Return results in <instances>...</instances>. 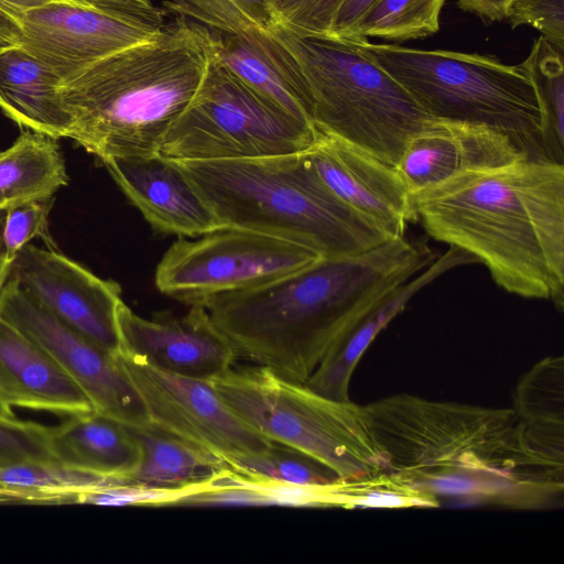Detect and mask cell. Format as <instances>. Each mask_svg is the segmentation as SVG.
<instances>
[{
  "instance_id": "cell-1",
  "label": "cell",
  "mask_w": 564,
  "mask_h": 564,
  "mask_svg": "<svg viewBox=\"0 0 564 564\" xmlns=\"http://www.w3.org/2000/svg\"><path fill=\"white\" fill-rule=\"evenodd\" d=\"M435 260L422 241L391 238L315 262L204 306L237 356L305 383L329 348L391 290Z\"/></svg>"
},
{
  "instance_id": "cell-2",
  "label": "cell",
  "mask_w": 564,
  "mask_h": 564,
  "mask_svg": "<svg viewBox=\"0 0 564 564\" xmlns=\"http://www.w3.org/2000/svg\"><path fill=\"white\" fill-rule=\"evenodd\" d=\"M414 221L509 293L564 307V164L522 159L410 192Z\"/></svg>"
},
{
  "instance_id": "cell-3",
  "label": "cell",
  "mask_w": 564,
  "mask_h": 564,
  "mask_svg": "<svg viewBox=\"0 0 564 564\" xmlns=\"http://www.w3.org/2000/svg\"><path fill=\"white\" fill-rule=\"evenodd\" d=\"M212 57L207 29L175 18L150 40L93 63L59 85L68 138L100 161L156 154Z\"/></svg>"
},
{
  "instance_id": "cell-4",
  "label": "cell",
  "mask_w": 564,
  "mask_h": 564,
  "mask_svg": "<svg viewBox=\"0 0 564 564\" xmlns=\"http://www.w3.org/2000/svg\"><path fill=\"white\" fill-rule=\"evenodd\" d=\"M389 473L415 489L445 476L497 477L564 489V469L531 446L513 409L435 401L408 393L364 405Z\"/></svg>"
},
{
  "instance_id": "cell-5",
  "label": "cell",
  "mask_w": 564,
  "mask_h": 564,
  "mask_svg": "<svg viewBox=\"0 0 564 564\" xmlns=\"http://www.w3.org/2000/svg\"><path fill=\"white\" fill-rule=\"evenodd\" d=\"M224 227L289 240L335 258L391 239L376 223L334 195L305 151L213 161H174Z\"/></svg>"
},
{
  "instance_id": "cell-6",
  "label": "cell",
  "mask_w": 564,
  "mask_h": 564,
  "mask_svg": "<svg viewBox=\"0 0 564 564\" xmlns=\"http://www.w3.org/2000/svg\"><path fill=\"white\" fill-rule=\"evenodd\" d=\"M291 59L314 128L395 165L410 138L433 117L360 46L358 40L269 31Z\"/></svg>"
},
{
  "instance_id": "cell-7",
  "label": "cell",
  "mask_w": 564,
  "mask_h": 564,
  "mask_svg": "<svg viewBox=\"0 0 564 564\" xmlns=\"http://www.w3.org/2000/svg\"><path fill=\"white\" fill-rule=\"evenodd\" d=\"M358 42L429 116L487 126L529 159L551 161L539 100L519 65L476 53Z\"/></svg>"
},
{
  "instance_id": "cell-8",
  "label": "cell",
  "mask_w": 564,
  "mask_h": 564,
  "mask_svg": "<svg viewBox=\"0 0 564 564\" xmlns=\"http://www.w3.org/2000/svg\"><path fill=\"white\" fill-rule=\"evenodd\" d=\"M209 383L250 429L312 456L344 480L388 469L364 405L324 397L260 365L231 367Z\"/></svg>"
},
{
  "instance_id": "cell-9",
  "label": "cell",
  "mask_w": 564,
  "mask_h": 564,
  "mask_svg": "<svg viewBox=\"0 0 564 564\" xmlns=\"http://www.w3.org/2000/svg\"><path fill=\"white\" fill-rule=\"evenodd\" d=\"M315 128L259 94L213 59L156 154L171 161L258 159L300 153Z\"/></svg>"
},
{
  "instance_id": "cell-10",
  "label": "cell",
  "mask_w": 564,
  "mask_h": 564,
  "mask_svg": "<svg viewBox=\"0 0 564 564\" xmlns=\"http://www.w3.org/2000/svg\"><path fill=\"white\" fill-rule=\"evenodd\" d=\"M319 258L289 240L225 227L196 240L178 237L156 267L155 285L169 297L204 305L214 296L262 285Z\"/></svg>"
},
{
  "instance_id": "cell-11",
  "label": "cell",
  "mask_w": 564,
  "mask_h": 564,
  "mask_svg": "<svg viewBox=\"0 0 564 564\" xmlns=\"http://www.w3.org/2000/svg\"><path fill=\"white\" fill-rule=\"evenodd\" d=\"M166 13L153 3L98 0L51 2L25 11L15 43L62 82L93 63L153 37Z\"/></svg>"
},
{
  "instance_id": "cell-12",
  "label": "cell",
  "mask_w": 564,
  "mask_h": 564,
  "mask_svg": "<svg viewBox=\"0 0 564 564\" xmlns=\"http://www.w3.org/2000/svg\"><path fill=\"white\" fill-rule=\"evenodd\" d=\"M117 359L154 426L224 459L260 453L273 443L239 419L209 381L170 373L123 352Z\"/></svg>"
},
{
  "instance_id": "cell-13",
  "label": "cell",
  "mask_w": 564,
  "mask_h": 564,
  "mask_svg": "<svg viewBox=\"0 0 564 564\" xmlns=\"http://www.w3.org/2000/svg\"><path fill=\"white\" fill-rule=\"evenodd\" d=\"M0 316L40 344L84 390L95 411L129 426L150 423L117 356L58 319L12 280L0 291Z\"/></svg>"
},
{
  "instance_id": "cell-14",
  "label": "cell",
  "mask_w": 564,
  "mask_h": 564,
  "mask_svg": "<svg viewBox=\"0 0 564 564\" xmlns=\"http://www.w3.org/2000/svg\"><path fill=\"white\" fill-rule=\"evenodd\" d=\"M8 280L104 350L119 354L117 314L123 301L117 282L98 278L53 248L31 243L19 252Z\"/></svg>"
},
{
  "instance_id": "cell-15",
  "label": "cell",
  "mask_w": 564,
  "mask_h": 564,
  "mask_svg": "<svg viewBox=\"0 0 564 564\" xmlns=\"http://www.w3.org/2000/svg\"><path fill=\"white\" fill-rule=\"evenodd\" d=\"M120 351L178 376L210 381L234 367L237 352L204 305L184 315L159 312L151 318L122 302L117 314Z\"/></svg>"
},
{
  "instance_id": "cell-16",
  "label": "cell",
  "mask_w": 564,
  "mask_h": 564,
  "mask_svg": "<svg viewBox=\"0 0 564 564\" xmlns=\"http://www.w3.org/2000/svg\"><path fill=\"white\" fill-rule=\"evenodd\" d=\"M305 155L323 184L341 202L376 223L389 237L404 236L414 216L410 191L394 165L316 128L314 143Z\"/></svg>"
},
{
  "instance_id": "cell-17",
  "label": "cell",
  "mask_w": 564,
  "mask_h": 564,
  "mask_svg": "<svg viewBox=\"0 0 564 564\" xmlns=\"http://www.w3.org/2000/svg\"><path fill=\"white\" fill-rule=\"evenodd\" d=\"M101 163L155 231L197 238L225 228L176 162L153 154Z\"/></svg>"
},
{
  "instance_id": "cell-18",
  "label": "cell",
  "mask_w": 564,
  "mask_h": 564,
  "mask_svg": "<svg viewBox=\"0 0 564 564\" xmlns=\"http://www.w3.org/2000/svg\"><path fill=\"white\" fill-rule=\"evenodd\" d=\"M529 159L503 133L484 124L433 118L408 141L394 165L410 192L455 175Z\"/></svg>"
},
{
  "instance_id": "cell-19",
  "label": "cell",
  "mask_w": 564,
  "mask_h": 564,
  "mask_svg": "<svg viewBox=\"0 0 564 564\" xmlns=\"http://www.w3.org/2000/svg\"><path fill=\"white\" fill-rule=\"evenodd\" d=\"M0 398L11 408L66 416L95 410L84 390L52 356L1 316Z\"/></svg>"
},
{
  "instance_id": "cell-20",
  "label": "cell",
  "mask_w": 564,
  "mask_h": 564,
  "mask_svg": "<svg viewBox=\"0 0 564 564\" xmlns=\"http://www.w3.org/2000/svg\"><path fill=\"white\" fill-rule=\"evenodd\" d=\"M476 262L467 252L449 247L429 267L391 290L326 352L304 383L313 391L335 400L348 401L352 372L377 335L398 315L425 285L448 270Z\"/></svg>"
},
{
  "instance_id": "cell-21",
  "label": "cell",
  "mask_w": 564,
  "mask_h": 564,
  "mask_svg": "<svg viewBox=\"0 0 564 564\" xmlns=\"http://www.w3.org/2000/svg\"><path fill=\"white\" fill-rule=\"evenodd\" d=\"M207 31L214 61L288 112L311 123L299 75L269 31Z\"/></svg>"
},
{
  "instance_id": "cell-22",
  "label": "cell",
  "mask_w": 564,
  "mask_h": 564,
  "mask_svg": "<svg viewBox=\"0 0 564 564\" xmlns=\"http://www.w3.org/2000/svg\"><path fill=\"white\" fill-rule=\"evenodd\" d=\"M61 82L18 43L0 44V109L20 127L68 138L72 118L62 101Z\"/></svg>"
},
{
  "instance_id": "cell-23",
  "label": "cell",
  "mask_w": 564,
  "mask_h": 564,
  "mask_svg": "<svg viewBox=\"0 0 564 564\" xmlns=\"http://www.w3.org/2000/svg\"><path fill=\"white\" fill-rule=\"evenodd\" d=\"M50 446L58 463L124 479L140 460V447L128 425L95 410L51 426Z\"/></svg>"
},
{
  "instance_id": "cell-24",
  "label": "cell",
  "mask_w": 564,
  "mask_h": 564,
  "mask_svg": "<svg viewBox=\"0 0 564 564\" xmlns=\"http://www.w3.org/2000/svg\"><path fill=\"white\" fill-rule=\"evenodd\" d=\"M140 447V460L127 485L182 489L197 487L230 469L216 453L167 433L153 424L129 426Z\"/></svg>"
},
{
  "instance_id": "cell-25",
  "label": "cell",
  "mask_w": 564,
  "mask_h": 564,
  "mask_svg": "<svg viewBox=\"0 0 564 564\" xmlns=\"http://www.w3.org/2000/svg\"><path fill=\"white\" fill-rule=\"evenodd\" d=\"M174 507H346V480L301 486L227 469L181 498Z\"/></svg>"
},
{
  "instance_id": "cell-26",
  "label": "cell",
  "mask_w": 564,
  "mask_h": 564,
  "mask_svg": "<svg viewBox=\"0 0 564 564\" xmlns=\"http://www.w3.org/2000/svg\"><path fill=\"white\" fill-rule=\"evenodd\" d=\"M57 139L30 129L0 152V209L53 197L67 185Z\"/></svg>"
},
{
  "instance_id": "cell-27",
  "label": "cell",
  "mask_w": 564,
  "mask_h": 564,
  "mask_svg": "<svg viewBox=\"0 0 564 564\" xmlns=\"http://www.w3.org/2000/svg\"><path fill=\"white\" fill-rule=\"evenodd\" d=\"M117 485H127L126 479L77 469L56 460L24 462L0 468L3 503H73L79 494Z\"/></svg>"
},
{
  "instance_id": "cell-28",
  "label": "cell",
  "mask_w": 564,
  "mask_h": 564,
  "mask_svg": "<svg viewBox=\"0 0 564 564\" xmlns=\"http://www.w3.org/2000/svg\"><path fill=\"white\" fill-rule=\"evenodd\" d=\"M519 67L530 79L540 104L546 154L563 164L564 48L540 36Z\"/></svg>"
},
{
  "instance_id": "cell-29",
  "label": "cell",
  "mask_w": 564,
  "mask_h": 564,
  "mask_svg": "<svg viewBox=\"0 0 564 564\" xmlns=\"http://www.w3.org/2000/svg\"><path fill=\"white\" fill-rule=\"evenodd\" d=\"M444 2L445 0H375L357 23L349 40L376 37L401 42L432 35L440 29V14Z\"/></svg>"
},
{
  "instance_id": "cell-30",
  "label": "cell",
  "mask_w": 564,
  "mask_h": 564,
  "mask_svg": "<svg viewBox=\"0 0 564 564\" xmlns=\"http://www.w3.org/2000/svg\"><path fill=\"white\" fill-rule=\"evenodd\" d=\"M162 9L220 32L270 31L279 24L273 0H162Z\"/></svg>"
},
{
  "instance_id": "cell-31",
  "label": "cell",
  "mask_w": 564,
  "mask_h": 564,
  "mask_svg": "<svg viewBox=\"0 0 564 564\" xmlns=\"http://www.w3.org/2000/svg\"><path fill=\"white\" fill-rule=\"evenodd\" d=\"M239 474L301 486H327L339 481L330 468L293 447L273 442L260 453L225 459Z\"/></svg>"
},
{
  "instance_id": "cell-32",
  "label": "cell",
  "mask_w": 564,
  "mask_h": 564,
  "mask_svg": "<svg viewBox=\"0 0 564 564\" xmlns=\"http://www.w3.org/2000/svg\"><path fill=\"white\" fill-rule=\"evenodd\" d=\"M563 390V357H547L520 379L513 411L525 422L564 423Z\"/></svg>"
},
{
  "instance_id": "cell-33",
  "label": "cell",
  "mask_w": 564,
  "mask_h": 564,
  "mask_svg": "<svg viewBox=\"0 0 564 564\" xmlns=\"http://www.w3.org/2000/svg\"><path fill=\"white\" fill-rule=\"evenodd\" d=\"M53 205L54 196L0 209V291L19 252L32 239L41 237L48 248H53L47 231Z\"/></svg>"
},
{
  "instance_id": "cell-34",
  "label": "cell",
  "mask_w": 564,
  "mask_h": 564,
  "mask_svg": "<svg viewBox=\"0 0 564 564\" xmlns=\"http://www.w3.org/2000/svg\"><path fill=\"white\" fill-rule=\"evenodd\" d=\"M50 430L51 426L17 416L0 417V468L24 462L55 460Z\"/></svg>"
},
{
  "instance_id": "cell-35",
  "label": "cell",
  "mask_w": 564,
  "mask_h": 564,
  "mask_svg": "<svg viewBox=\"0 0 564 564\" xmlns=\"http://www.w3.org/2000/svg\"><path fill=\"white\" fill-rule=\"evenodd\" d=\"M346 0H273L279 24L294 33L330 36Z\"/></svg>"
},
{
  "instance_id": "cell-36",
  "label": "cell",
  "mask_w": 564,
  "mask_h": 564,
  "mask_svg": "<svg viewBox=\"0 0 564 564\" xmlns=\"http://www.w3.org/2000/svg\"><path fill=\"white\" fill-rule=\"evenodd\" d=\"M197 487L165 489L139 485H117L79 494L74 498L73 503L174 507L181 498L194 492Z\"/></svg>"
},
{
  "instance_id": "cell-37",
  "label": "cell",
  "mask_w": 564,
  "mask_h": 564,
  "mask_svg": "<svg viewBox=\"0 0 564 564\" xmlns=\"http://www.w3.org/2000/svg\"><path fill=\"white\" fill-rule=\"evenodd\" d=\"M506 19L512 28L530 25L564 48V0H514Z\"/></svg>"
},
{
  "instance_id": "cell-38",
  "label": "cell",
  "mask_w": 564,
  "mask_h": 564,
  "mask_svg": "<svg viewBox=\"0 0 564 564\" xmlns=\"http://www.w3.org/2000/svg\"><path fill=\"white\" fill-rule=\"evenodd\" d=\"M51 2L86 4L94 0H0V44L17 42L25 11Z\"/></svg>"
},
{
  "instance_id": "cell-39",
  "label": "cell",
  "mask_w": 564,
  "mask_h": 564,
  "mask_svg": "<svg viewBox=\"0 0 564 564\" xmlns=\"http://www.w3.org/2000/svg\"><path fill=\"white\" fill-rule=\"evenodd\" d=\"M375 0H346L332 30V37L349 40L354 30Z\"/></svg>"
},
{
  "instance_id": "cell-40",
  "label": "cell",
  "mask_w": 564,
  "mask_h": 564,
  "mask_svg": "<svg viewBox=\"0 0 564 564\" xmlns=\"http://www.w3.org/2000/svg\"><path fill=\"white\" fill-rule=\"evenodd\" d=\"M514 0H457L464 11L477 14L488 21L506 19L507 11Z\"/></svg>"
},
{
  "instance_id": "cell-41",
  "label": "cell",
  "mask_w": 564,
  "mask_h": 564,
  "mask_svg": "<svg viewBox=\"0 0 564 564\" xmlns=\"http://www.w3.org/2000/svg\"><path fill=\"white\" fill-rule=\"evenodd\" d=\"M12 408L4 403L0 398V417H14Z\"/></svg>"
},
{
  "instance_id": "cell-42",
  "label": "cell",
  "mask_w": 564,
  "mask_h": 564,
  "mask_svg": "<svg viewBox=\"0 0 564 564\" xmlns=\"http://www.w3.org/2000/svg\"><path fill=\"white\" fill-rule=\"evenodd\" d=\"M135 1L142 2V3H152L151 0H135Z\"/></svg>"
},
{
  "instance_id": "cell-43",
  "label": "cell",
  "mask_w": 564,
  "mask_h": 564,
  "mask_svg": "<svg viewBox=\"0 0 564 564\" xmlns=\"http://www.w3.org/2000/svg\"><path fill=\"white\" fill-rule=\"evenodd\" d=\"M0 503H2V500H1V498H0Z\"/></svg>"
}]
</instances>
